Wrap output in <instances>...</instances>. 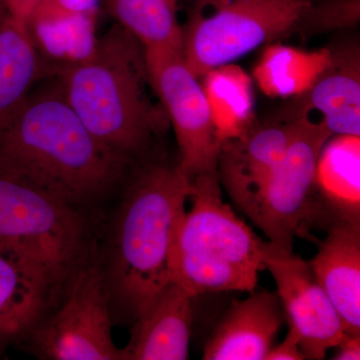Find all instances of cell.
Listing matches in <instances>:
<instances>
[{"mask_svg":"<svg viewBox=\"0 0 360 360\" xmlns=\"http://www.w3.org/2000/svg\"><path fill=\"white\" fill-rule=\"evenodd\" d=\"M194 296L172 281L134 321L123 360L189 359Z\"/></svg>","mask_w":360,"mask_h":360,"instance_id":"cell-13","label":"cell"},{"mask_svg":"<svg viewBox=\"0 0 360 360\" xmlns=\"http://www.w3.org/2000/svg\"><path fill=\"white\" fill-rule=\"evenodd\" d=\"M4 342H6V341H4V340H1V338H0V355H1V354H2V349H4Z\"/></svg>","mask_w":360,"mask_h":360,"instance_id":"cell-28","label":"cell"},{"mask_svg":"<svg viewBox=\"0 0 360 360\" xmlns=\"http://www.w3.org/2000/svg\"><path fill=\"white\" fill-rule=\"evenodd\" d=\"M110 291L103 267L78 271L60 309L35 329L33 352L49 360H123L112 338Z\"/></svg>","mask_w":360,"mask_h":360,"instance_id":"cell-8","label":"cell"},{"mask_svg":"<svg viewBox=\"0 0 360 360\" xmlns=\"http://www.w3.org/2000/svg\"><path fill=\"white\" fill-rule=\"evenodd\" d=\"M139 45L118 25L98 39L89 58L56 70L66 101L85 127L130 162L146 151L163 122L146 96Z\"/></svg>","mask_w":360,"mask_h":360,"instance_id":"cell-3","label":"cell"},{"mask_svg":"<svg viewBox=\"0 0 360 360\" xmlns=\"http://www.w3.org/2000/svg\"><path fill=\"white\" fill-rule=\"evenodd\" d=\"M284 321L278 296L252 291L225 311L206 341L202 359L265 360Z\"/></svg>","mask_w":360,"mask_h":360,"instance_id":"cell-11","label":"cell"},{"mask_svg":"<svg viewBox=\"0 0 360 360\" xmlns=\"http://www.w3.org/2000/svg\"><path fill=\"white\" fill-rule=\"evenodd\" d=\"M359 136L329 139L317 162L316 189L335 219H359Z\"/></svg>","mask_w":360,"mask_h":360,"instance_id":"cell-19","label":"cell"},{"mask_svg":"<svg viewBox=\"0 0 360 360\" xmlns=\"http://www.w3.org/2000/svg\"><path fill=\"white\" fill-rule=\"evenodd\" d=\"M84 238L75 207L0 172V248L34 260L58 281L82 252Z\"/></svg>","mask_w":360,"mask_h":360,"instance_id":"cell-7","label":"cell"},{"mask_svg":"<svg viewBox=\"0 0 360 360\" xmlns=\"http://www.w3.org/2000/svg\"><path fill=\"white\" fill-rule=\"evenodd\" d=\"M201 78L220 143L253 127L252 80L243 68L229 63L212 68Z\"/></svg>","mask_w":360,"mask_h":360,"instance_id":"cell-20","label":"cell"},{"mask_svg":"<svg viewBox=\"0 0 360 360\" xmlns=\"http://www.w3.org/2000/svg\"><path fill=\"white\" fill-rule=\"evenodd\" d=\"M297 127V118L251 127L224 142L217 160L219 184L239 206L267 179L283 160Z\"/></svg>","mask_w":360,"mask_h":360,"instance_id":"cell-12","label":"cell"},{"mask_svg":"<svg viewBox=\"0 0 360 360\" xmlns=\"http://www.w3.org/2000/svg\"><path fill=\"white\" fill-rule=\"evenodd\" d=\"M118 25L143 51L182 52L177 0H108Z\"/></svg>","mask_w":360,"mask_h":360,"instance_id":"cell-22","label":"cell"},{"mask_svg":"<svg viewBox=\"0 0 360 360\" xmlns=\"http://www.w3.org/2000/svg\"><path fill=\"white\" fill-rule=\"evenodd\" d=\"M303 359H305V357L300 348V338L290 328L283 342L279 343L276 347H272L265 357V360Z\"/></svg>","mask_w":360,"mask_h":360,"instance_id":"cell-23","label":"cell"},{"mask_svg":"<svg viewBox=\"0 0 360 360\" xmlns=\"http://www.w3.org/2000/svg\"><path fill=\"white\" fill-rule=\"evenodd\" d=\"M331 136L323 122H311L307 116L298 117L283 160L238 206L272 245L292 250L296 236L307 234L309 222L321 210L315 196L317 162Z\"/></svg>","mask_w":360,"mask_h":360,"instance_id":"cell-5","label":"cell"},{"mask_svg":"<svg viewBox=\"0 0 360 360\" xmlns=\"http://www.w3.org/2000/svg\"><path fill=\"white\" fill-rule=\"evenodd\" d=\"M333 51H307L288 45H270L255 70L260 89L270 97H297L305 94L328 68Z\"/></svg>","mask_w":360,"mask_h":360,"instance_id":"cell-21","label":"cell"},{"mask_svg":"<svg viewBox=\"0 0 360 360\" xmlns=\"http://www.w3.org/2000/svg\"><path fill=\"white\" fill-rule=\"evenodd\" d=\"M314 13L311 0H224L182 30V56L196 77L292 32Z\"/></svg>","mask_w":360,"mask_h":360,"instance_id":"cell-6","label":"cell"},{"mask_svg":"<svg viewBox=\"0 0 360 360\" xmlns=\"http://www.w3.org/2000/svg\"><path fill=\"white\" fill-rule=\"evenodd\" d=\"M359 70L357 49L333 51L330 63L321 77L305 94L296 97L295 113L288 120L317 110L331 134L360 137Z\"/></svg>","mask_w":360,"mask_h":360,"instance_id":"cell-15","label":"cell"},{"mask_svg":"<svg viewBox=\"0 0 360 360\" xmlns=\"http://www.w3.org/2000/svg\"><path fill=\"white\" fill-rule=\"evenodd\" d=\"M41 0H4L9 15L25 23Z\"/></svg>","mask_w":360,"mask_h":360,"instance_id":"cell-26","label":"cell"},{"mask_svg":"<svg viewBox=\"0 0 360 360\" xmlns=\"http://www.w3.org/2000/svg\"><path fill=\"white\" fill-rule=\"evenodd\" d=\"M189 200L175 238L172 281L194 297L255 291L264 240L222 200L217 174L191 180Z\"/></svg>","mask_w":360,"mask_h":360,"instance_id":"cell-4","label":"cell"},{"mask_svg":"<svg viewBox=\"0 0 360 360\" xmlns=\"http://www.w3.org/2000/svg\"><path fill=\"white\" fill-rule=\"evenodd\" d=\"M101 0H41L39 4L71 13H98Z\"/></svg>","mask_w":360,"mask_h":360,"instance_id":"cell-24","label":"cell"},{"mask_svg":"<svg viewBox=\"0 0 360 360\" xmlns=\"http://www.w3.org/2000/svg\"><path fill=\"white\" fill-rule=\"evenodd\" d=\"M56 283V278L34 260L0 248L1 340H13L32 329Z\"/></svg>","mask_w":360,"mask_h":360,"instance_id":"cell-16","label":"cell"},{"mask_svg":"<svg viewBox=\"0 0 360 360\" xmlns=\"http://www.w3.org/2000/svg\"><path fill=\"white\" fill-rule=\"evenodd\" d=\"M189 194L191 181L177 165H146L125 189L103 269L111 304L132 322L172 281L175 238Z\"/></svg>","mask_w":360,"mask_h":360,"instance_id":"cell-2","label":"cell"},{"mask_svg":"<svg viewBox=\"0 0 360 360\" xmlns=\"http://www.w3.org/2000/svg\"><path fill=\"white\" fill-rule=\"evenodd\" d=\"M338 352L333 359L335 360H359L360 359V335H347L338 343Z\"/></svg>","mask_w":360,"mask_h":360,"instance_id":"cell-25","label":"cell"},{"mask_svg":"<svg viewBox=\"0 0 360 360\" xmlns=\"http://www.w3.org/2000/svg\"><path fill=\"white\" fill-rule=\"evenodd\" d=\"M262 264L271 274L288 328L300 338L305 359H326L345 336V328L309 262L264 241Z\"/></svg>","mask_w":360,"mask_h":360,"instance_id":"cell-10","label":"cell"},{"mask_svg":"<svg viewBox=\"0 0 360 360\" xmlns=\"http://www.w3.org/2000/svg\"><path fill=\"white\" fill-rule=\"evenodd\" d=\"M98 13H71L40 4L25 25L44 60L65 66L89 58L96 51Z\"/></svg>","mask_w":360,"mask_h":360,"instance_id":"cell-17","label":"cell"},{"mask_svg":"<svg viewBox=\"0 0 360 360\" xmlns=\"http://www.w3.org/2000/svg\"><path fill=\"white\" fill-rule=\"evenodd\" d=\"M6 13L7 11L6 6H4V0H0V16L4 15V14Z\"/></svg>","mask_w":360,"mask_h":360,"instance_id":"cell-27","label":"cell"},{"mask_svg":"<svg viewBox=\"0 0 360 360\" xmlns=\"http://www.w3.org/2000/svg\"><path fill=\"white\" fill-rule=\"evenodd\" d=\"M129 165L89 131L59 84L32 89L0 127V172L75 208L104 195Z\"/></svg>","mask_w":360,"mask_h":360,"instance_id":"cell-1","label":"cell"},{"mask_svg":"<svg viewBox=\"0 0 360 360\" xmlns=\"http://www.w3.org/2000/svg\"><path fill=\"white\" fill-rule=\"evenodd\" d=\"M143 51L148 84L174 127L180 172L189 181L217 174L221 143L198 77L187 68L181 51Z\"/></svg>","mask_w":360,"mask_h":360,"instance_id":"cell-9","label":"cell"},{"mask_svg":"<svg viewBox=\"0 0 360 360\" xmlns=\"http://www.w3.org/2000/svg\"><path fill=\"white\" fill-rule=\"evenodd\" d=\"M44 66L25 23L8 13L0 16V127L32 91Z\"/></svg>","mask_w":360,"mask_h":360,"instance_id":"cell-18","label":"cell"},{"mask_svg":"<svg viewBox=\"0 0 360 360\" xmlns=\"http://www.w3.org/2000/svg\"><path fill=\"white\" fill-rule=\"evenodd\" d=\"M309 262L347 335H360V219H335Z\"/></svg>","mask_w":360,"mask_h":360,"instance_id":"cell-14","label":"cell"}]
</instances>
